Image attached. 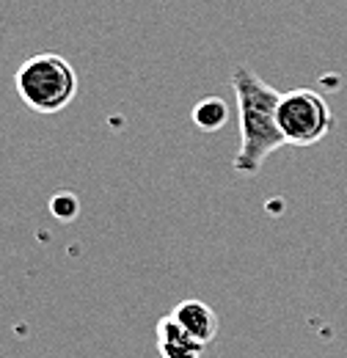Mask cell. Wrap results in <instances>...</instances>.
<instances>
[{"instance_id":"277c9868","label":"cell","mask_w":347,"mask_h":358,"mask_svg":"<svg viewBox=\"0 0 347 358\" xmlns=\"http://www.w3.org/2000/svg\"><path fill=\"white\" fill-rule=\"evenodd\" d=\"M171 320L201 348H210L218 336V314L213 306H207L204 301L187 298L182 303H176L171 312Z\"/></svg>"},{"instance_id":"5b68a950","label":"cell","mask_w":347,"mask_h":358,"mask_svg":"<svg viewBox=\"0 0 347 358\" xmlns=\"http://www.w3.org/2000/svg\"><path fill=\"white\" fill-rule=\"evenodd\" d=\"M155 339H157V353L160 358H201L204 348L196 345L176 322L171 320V314L157 320L155 328Z\"/></svg>"},{"instance_id":"6da1fadb","label":"cell","mask_w":347,"mask_h":358,"mask_svg":"<svg viewBox=\"0 0 347 358\" xmlns=\"http://www.w3.org/2000/svg\"><path fill=\"white\" fill-rule=\"evenodd\" d=\"M232 91L237 99V119H240V146L234 155L237 174H260L264 160L278 152L284 138L276 124V108L281 91L264 83L248 66H237L232 72Z\"/></svg>"},{"instance_id":"8992f818","label":"cell","mask_w":347,"mask_h":358,"mask_svg":"<svg viewBox=\"0 0 347 358\" xmlns=\"http://www.w3.org/2000/svg\"><path fill=\"white\" fill-rule=\"evenodd\" d=\"M229 105L220 99V96H204L196 108H193V113H190V119H193V124L199 127V130H204V133H218V130H223L226 127V122H229Z\"/></svg>"},{"instance_id":"3957f363","label":"cell","mask_w":347,"mask_h":358,"mask_svg":"<svg viewBox=\"0 0 347 358\" xmlns=\"http://www.w3.org/2000/svg\"><path fill=\"white\" fill-rule=\"evenodd\" d=\"M276 124L287 146H314L334 130V113L323 94L314 89H292L278 96Z\"/></svg>"},{"instance_id":"52a82bcc","label":"cell","mask_w":347,"mask_h":358,"mask_svg":"<svg viewBox=\"0 0 347 358\" xmlns=\"http://www.w3.org/2000/svg\"><path fill=\"white\" fill-rule=\"evenodd\" d=\"M50 210H52V215L55 218H64V221H72L75 215H78V199L72 196V193H58V196H52V201H50Z\"/></svg>"},{"instance_id":"7a4b0ae2","label":"cell","mask_w":347,"mask_h":358,"mask_svg":"<svg viewBox=\"0 0 347 358\" xmlns=\"http://www.w3.org/2000/svg\"><path fill=\"white\" fill-rule=\"evenodd\" d=\"M14 89L25 108L39 116H55L72 105L80 80L75 66L58 52H39L20 64L14 72Z\"/></svg>"}]
</instances>
